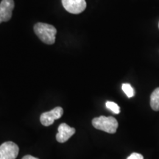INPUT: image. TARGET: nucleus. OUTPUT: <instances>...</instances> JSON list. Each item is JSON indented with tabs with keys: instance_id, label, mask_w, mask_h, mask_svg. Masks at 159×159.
Instances as JSON below:
<instances>
[{
	"instance_id": "5",
	"label": "nucleus",
	"mask_w": 159,
	"mask_h": 159,
	"mask_svg": "<svg viewBox=\"0 0 159 159\" xmlns=\"http://www.w3.org/2000/svg\"><path fill=\"white\" fill-rule=\"evenodd\" d=\"M63 7L69 13L79 14L86 8L85 0H62Z\"/></svg>"
},
{
	"instance_id": "1",
	"label": "nucleus",
	"mask_w": 159,
	"mask_h": 159,
	"mask_svg": "<svg viewBox=\"0 0 159 159\" xmlns=\"http://www.w3.org/2000/svg\"><path fill=\"white\" fill-rule=\"evenodd\" d=\"M34 31L37 36L43 43L47 44H53L55 42L57 30L54 26L39 22L34 26Z\"/></svg>"
},
{
	"instance_id": "13",
	"label": "nucleus",
	"mask_w": 159,
	"mask_h": 159,
	"mask_svg": "<svg viewBox=\"0 0 159 159\" xmlns=\"http://www.w3.org/2000/svg\"><path fill=\"white\" fill-rule=\"evenodd\" d=\"M158 26H159V25H158Z\"/></svg>"
},
{
	"instance_id": "2",
	"label": "nucleus",
	"mask_w": 159,
	"mask_h": 159,
	"mask_svg": "<svg viewBox=\"0 0 159 159\" xmlns=\"http://www.w3.org/2000/svg\"><path fill=\"white\" fill-rule=\"evenodd\" d=\"M92 125L97 130L105 131L108 134H115L118 128V122L113 116H101L92 120Z\"/></svg>"
},
{
	"instance_id": "4",
	"label": "nucleus",
	"mask_w": 159,
	"mask_h": 159,
	"mask_svg": "<svg viewBox=\"0 0 159 159\" xmlns=\"http://www.w3.org/2000/svg\"><path fill=\"white\" fill-rule=\"evenodd\" d=\"M63 109L61 107H56L48 112H44L40 116V121L43 126H49L54 123L55 120L58 119L63 116Z\"/></svg>"
},
{
	"instance_id": "7",
	"label": "nucleus",
	"mask_w": 159,
	"mask_h": 159,
	"mask_svg": "<svg viewBox=\"0 0 159 159\" xmlns=\"http://www.w3.org/2000/svg\"><path fill=\"white\" fill-rule=\"evenodd\" d=\"M57 130H58V133L56 135V139L60 143L67 142L75 134V129L69 126L66 123H62L60 125Z\"/></svg>"
},
{
	"instance_id": "8",
	"label": "nucleus",
	"mask_w": 159,
	"mask_h": 159,
	"mask_svg": "<svg viewBox=\"0 0 159 159\" xmlns=\"http://www.w3.org/2000/svg\"><path fill=\"white\" fill-rule=\"evenodd\" d=\"M150 106L153 111H159V88L155 89L151 94Z\"/></svg>"
},
{
	"instance_id": "3",
	"label": "nucleus",
	"mask_w": 159,
	"mask_h": 159,
	"mask_svg": "<svg viewBox=\"0 0 159 159\" xmlns=\"http://www.w3.org/2000/svg\"><path fill=\"white\" fill-rule=\"evenodd\" d=\"M19 152V148L13 142H6L0 146V159H16Z\"/></svg>"
},
{
	"instance_id": "9",
	"label": "nucleus",
	"mask_w": 159,
	"mask_h": 159,
	"mask_svg": "<svg viewBox=\"0 0 159 159\" xmlns=\"http://www.w3.org/2000/svg\"><path fill=\"white\" fill-rule=\"evenodd\" d=\"M122 91H124L125 94L127 95L128 98H131V97H133L135 95L134 89L129 83H124V84H122Z\"/></svg>"
},
{
	"instance_id": "6",
	"label": "nucleus",
	"mask_w": 159,
	"mask_h": 159,
	"mask_svg": "<svg viewBox=\"0 0 159 159\" xmlns=\"http://www.w3.org/2000/svg\"><path fill=\"white\" fill-rule=\"evenodd\" d=\"M14 6L13 0H2L0 3V24L11 19Z\"/></svg>"
},
{
	"instance_id": "12",
	"label": "nucleus",
	"mask_w": 159,
	"mask_h": 159,
	"mask_svg": "<svg viewBox=\"0 0 159 159\" xmlns=\"http://www.w3.org/2000/svg\"><path fill=\"white\" fill-rule=\"evenodd\" d=\"M21 159H39L38 158H35V157L30 156V155H27V156H25Z\"/></svg>"
},
{
	"instance_id": "10",
	"label": "nucleus",
	"mask_w": 159,
	"mask_h": 159,
	"mask_svg": "<svg viewBox=\"0 0 159 159\" xmlns=\"http://www.w3.org/2000/svg\"><path fill=\"white\" fill-rule=\"evenodd\" d=\"M105 106H106L107 108L112 111L114 114H119V113H120V108H119V106L116 104V103H115L114 102L108 101V102H106V103H105Z\"/></svg>"
},
{
	"instance_id": "11",
	"label": "nucleus",
	"mask_w": 159,
	"mask_h": 159,
	"mask_svg": "<svg viewBox=\"0 0 159 159\" xmlns=\"http://www.w3.org/2000/svg\"><path fill=\"white\" fill-rule=\"evenodd\" d=\"M127 159H144V157H143L142 155L137 153V152H134L130 156L128 157Z\"/></svg>"
}]
</instances>
